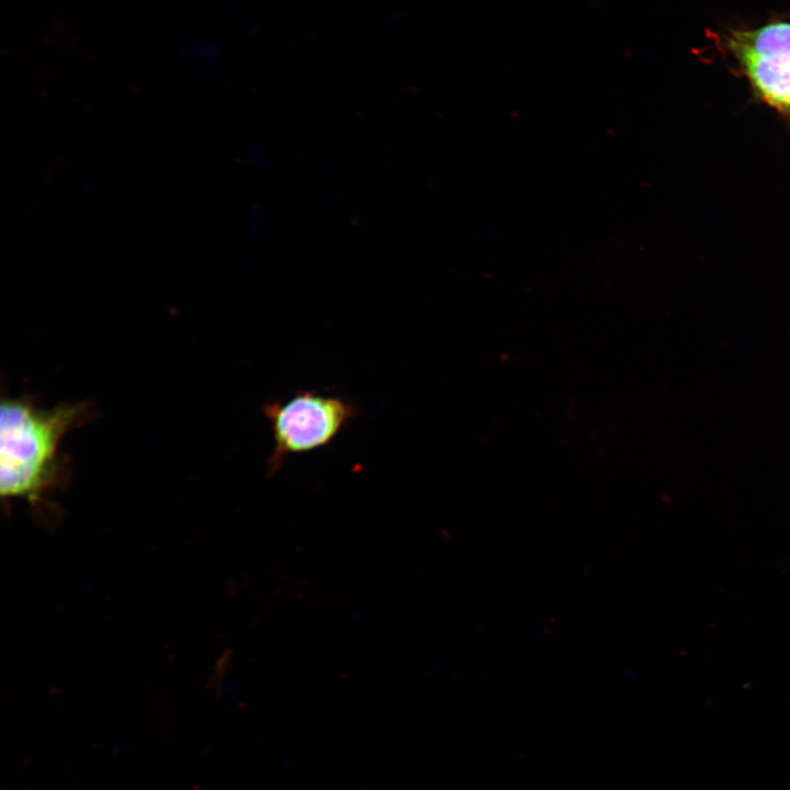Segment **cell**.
Instances as JSON below:
<instances>
[{
    "mask_svg": "<svg viewBox=\"0 0 790 790\" xmlns=\"http://www.w3.org/2000/svg\"><path fill=\"white\" fill-rule=\"evenodd\" d=\"M91 404L61 403L43 409L26 396L2 397L0 409V492L3 499L29 501L42 510L52 492L69 479L65 435L87 422Z\"/></svg>",
    "mask_w": 790,
    "mask_h": 790,
    "instance_id": "cell-1",
    "label": "cell"
},
{
    "mask_svg": "<svg viewBox=\"0 0 790 790\" xmlns=\"http://www.w3.org/2000/svg\"><path fill=\"white\" fill-rule=\"evenodd\" d=\"M263 415L272 430L268 473L273 475L287 456L328 445L358 417L359 407L339 396L304 391L287 400L264 404Z\"/></svg>",
    "mask_w": 790,
    "mask_h": 790,
    "instance_id": "cell-2",
    "label": "cell"
},
{
    "mask_svg": "<svg viewBox=\"0 0 790 790\" xmlns=\"http://www.w3.org/2000/svg\"><path fill=\"white\" fill-rule=\"evenodd\" d=\"M723 45L755 97L779 113L790 115V22L729 29L723 35Z\"/></svg>",
    "mask_w": 790,
    "mask_h": 790,
    "instance_id": "cell-3",
    "label": "cell"
}]
</instances>
